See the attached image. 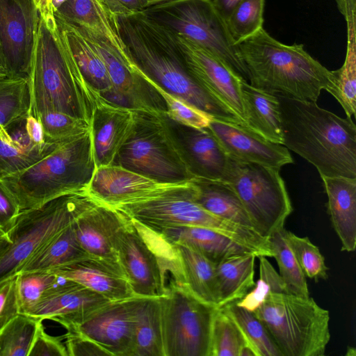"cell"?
I'll use <instances>...</instances> for the list:
<instances>
[{
	"label": "cell",
	"instance_id": "obj_1",
	"mask_svg": "<svg viewBox=\"0 0 356 356\" xmlns=\"http://www.w3.org/2000/svg\"><path fill=\"white\" fill-rule=\"evenodd\" d=\"M117 22L131 67L145 80L211 118L243 126L232 111L193 76L171 31L143 10L117 17Z\"/></svg>",
	"mask_w": 356,
	"mask_h": 356
},
{
	"label": "cell",
	"instance_id": "obj_2",
	"mask_svg": "<svg viewBox=\"0 0 356 356\" xmlns=\"http://www.w3.org/2000/svg\"><path fill=\"white\" fill-rule=\"evenodd\" d=\"M33 116L61 112L90 124L101 96L86 81L72 56L54 13L39 14L29 75Z\"/></svg>",
	"mask_w": 356,
	"mask_h": 356
},
{
	"label": "cell",
	"instance_id": "obj_3",
	"mask_svg": "<svg viewBox=\"0 0 356 356\" xmlns=\"http://www.w3.org/2000/svg\"><path fill=\"white\" fill-rule=\"evenodd\" d=\"M282 145L312 163L321 176L356 179V127L315 102L275 94Z\"/></svg>",
	"mask_w": 356,
	"mask_h": 356
},
{
	"label": "cell",
	"instance_id": "obj_4",
	"mask_svg": "<svg viewBox=\"0 0 356 356\" xmlns=\"http://www.w3.org/2000/svg\"><path fill=\"white\" fill-rule=\"evenodd\" d=\"M236 47L254 87L315 102L322 90L330 94L334 90L333 71L314 58L302 44H284L261 28Z\"/></svg>",
	"mask_w": 356,
	"mask_h": 356
},
{
	"label": "cell",
	"instance_id": "obj_5",
	"mask_svg": "<svg viewBox=\"0 0 356 356\" xmlns=\"http://www.w3.org/2000/svg\"><path fill=\"white\" fill-rule=\"evenodd\" d=\"M193 179L165 184L138 200L115 207L129 218L160 233L177 226L207 227L247 246L257 257H273L268 238L253 228L225 220L201 207L195 201Z\"/></svg>",
	"mask_w": 356,
	"mask_h": 356
},
{
	"label": "cell",
	"instance_id": "obj_6",
	"mask_svg": "<svg viewBox=\"0 0 356 356\" xmlns=\"http://www.w3.org/2000/svg\"><path fill=\"white\" fill-rule=\"evenodd\" d=\"M96 168L90 130L2 180L22 211L40 207L61 195L87 192Z\"/></svg>",
	"mask_w": 356,
	"mask_h": 356
},
{
	"label": "cell",
	"instance_id": "obj_7",
	"mask_svg": "<svg viewBox=\"0 0 356 356\" xmlns=\"http://www.w3.org/2000/svg\"><path fill=\"white\" fill-rule=\"evenodd\" d=\"M118 261L135 296L161 297L184 286L174 245L160 234L129 218L116 239Z\"/></svg>",
	"mask_w": 356,
	"mask_h": 356
},
{
	"label": "cell",
	"instance_id": "obj_8",
	"mask_svg": "<svg viewBox=\"0 0 356 356\" xmlns=\"http://www.w3.org/2000/svg\"><path fill=\"white\" fill-rule=\"evenodd\" d=\"M131 131L113 165L163 184L189 181L192 175L164 113L134 110Z\"/></svg>",
	"mask_w": 356,
	"mask_h": 356
},
{
	"label": "cell",
	"instance_id": "obj_9",
	"mask_svg": "<svg viewBox=\"0 0 356 356\" xmlns=\"http://www.w3.org/2000/svg\"><path fill=\"white\" fill-rule=\"evenodd\" d=\"M283 356H323L330 339V312L312 297L270 292L254 312Z\"/></svg>",
	"mask_w": 356,
	"mask_h": 356
},
{
	"label": "cell",
	"instance_id": "obj_10",
	"mask_svg": "<svg viewBox=\"0 0 356 356\" xmlns=\"http://www.w3.org/2000/svg\"><path fill=\"white\" fill-rule=\"evenodd\" d=\"M97 202L87 192L74 193L21 211L8 232L11 244L0 258V282L17 274L44 243Z\"/></svg>",
	"mask_w": 356,
	"mask_h": 356
},
{
	"label": "cell",
	"instance_id": "obj_11",
	"mask_svg": "<svg viewBox=\"0 0 356 356\" xmlns=\"http://www.w3.org/2000/svg\"><path fill=\"white\" fill-rule=\"evenodd\" d=\"M143 11L172 33L207 49L249 81L247 67L226 21L211 0H173Z\"/></svg>",
	"mask_w": 356,
	"mask_h": 356
},
{
	"label": "cell",
	"instance_id": "obj_12",
	"mask_svg": "<svg viewBox=\"0 0 356 356\" xmlns=\"http://www.w3.org/2000/svg\"><path fill=\"white\" fill-rule=\"evenodd\" d=\"M225 181L236 193L262 236L269 238L284 228L293 208L280 169L231 159Z\"/></svg>",
	"mask_w": 356,
	"mask_h": 356
},
{
	"label": "cell",
	"instance_id": "obj_13",
	"mask_svg": "<svg viewBox=\"0 0 356 356\" xmlns=\"http://www.w3.org/2000/svg\"><path fill=\"white\" fill-rule=\"evenodd\" d=\"M159 299L164 356H210L217 308L178 285Z\"/></svg>",
	"mask_w": 356,
	"mask_h": 356
},
{
	"label": "cell",
	"instance_id": "obj_14",
	"mask_svg": "<svg viewBox=\"0 0 356 356\" xmlns=\"http://www.w3.org/2000/svg\"><path fill=\"white\" fill-rule=\"evenodd\" d=\"M136 296L106 304L65 326L92 340L111 356H134Z\"/></svg>",
	"mask_w": 356,
	"mask_h": 356
},
{
	"label": "cell",
	"instance_id": "obj_15",
	"mask_svg": "<svg viewBox=\"0 0 356 356\" xmlns=\"http://www.w3.org/2000/svg\"><path fill=\"white\" fill-rule=\"evenodd\" d=\"M174 35L193 76L206 90L232 111L246 127L241 93L243 79L207 49L181 35L175 33Z\"/></svg>",
	"mask_w": 356,
	"mask_h": 356
},
{
	"label": "cell",
	"instance_id": "obj_16",
	"mask_svg": "<svg viewBox=\"0 0 356 356\" xmlns=\"http://www.w3.org/2000/svg\"><path fill=\"white\" fill-rule=\"evenodd\" d=\"M38 19L32 0H0V44L8 75L29 79Z\"/></svg>",
	"mask_w": 356,
	"mask_h": 356
},
{
	"label": "cell",
	"instance_id": "obj_17",
	"mask_svg": "<svg viewBox=\"0 0 356 356\" xmlns=\"http://www.w3.org/2000/svg\"><path fill=\"white\" fill-rule=\"evenodd\" d=\"M163 116L194 177L225 181L231 159L211 131L184 125L165 113Z\"/></svg>",
	"mask_w": 356,
	"mask_h": 356
},
{
	"label": "cell",
	"instance_id": "obj_18",
	"mask_svg": "<svg viewBox=\"0 0 356 356\" xmlns=\"http://www.w3.org/2000/svg\"><path fill=\"white\" fill-rule=\"evenodd\" d=\"M207 127L232 160L277 169L293 162L285 146L270 142L243 125L211 118Z\"/></svg>",
	"mask_w": 356,
	"mask_h": 356
},
{
	"label": "cell",
	"instance_id": "obj_19",
	"mask_svg": "<svg viewBox=\"0 0 356 356\" xmlns=\"http://www.w3.org/2000/svg\"><path fill=\"white\" fill-rule=\"evenodd\" d=\"M128 221L129 218L116 208L97 202L76 218L73 227L89 257L119 264L116 239Z\"/></svg>",
	"mask_w": 356,
	"mask_h": 356
},
{
	"label": "cell",
	"instance_id": "obj_20",
	"mask_svg": "<svg viewBox=\"0 0 356 356\" xmlns=\"http://www.w3.org/2000/svg\"><path fill=\"white\" fill-rule=\"evenodd\" d=\"M109 301L94 291L58 276L53 288L26 315L54 321L65 327L79 322Z\"/></svg>",
	"mask_w": 356,
	"mask_h": 356
},
{
	"label": "cell",
	"instance_id": "obj_21",
	"mask_svg": "<svg viewBox=\"0 0 356 356\" xmlns=\"http://www.w3.org/2000/svg\"><path fill=\"white\" fill-rule=\"evenodd\" d=\"M134 122V110L115 105L100 97L90 120L97 168L113 165L131 131Z\"/></svg>",
	"mask_w": 356,
	"mask_h": 356
},
{
	"label": "cell",
	"instance_id": "obj_22",
	"mask_svg": "<svg viewBox=\"0 0 356 356\" xmlns=\"http://www.w3.org/2000/svg\"><path fill=\"white\" fill-rule=\"evenodd\" d=\"M164 185L111 165L96 168L87 193L97 202L115 207L142 199Z\"/></svg>",
	"mask_w": 356,
	"mask_h": 356
},
{
	"label": "cell",
	"instance_id": "obj_23",
	"mask_svg": "<svg viewBox=\"0 0 356 356\" xmlns=\"http://www.w3.org/2000/svg\"><path fill=\"white\" fill-rule=\"evenodd\" d=\"M48 272L78 283L110 301L135 296L119 264L88 257Z\"/></svg>",
	"mask_w": 356,
	"mask_h": 356
},
{
	"label": "cell",
	"instance_id": "obj_24",
	"mask_svg": "<svg viewBox=\"0 0 356 356\" xmlns=\"http://www.w3.org/2000/svg\"><path fill=\"white\" fill-rule=\"evenodd\" d=\"M29 113L0 127V179L30 168L62 144L35 143L27 129Z\"/></svg>",
	"mask_w": 356,
	"mask_h": 356
},
{
	"label": "cell",
	"instance_id": "obj_25",
	"mask_svg": "<svg viewBox=\"0 0 356 356\" xmlns=\"http://www.w3.org/2000/svg\"><path fill=\"white\" fill-rule=\"evenodd\" d=\"M327 196V211L341 250L356 248V179L321 176Z\"/></svg>",
	"mask_w": 356,
	"mask_h": 356
},
{
	"label": "cell",
	"instance_id": "obj_26",
	"mask_svg": "<svg viewBox=\"0 0 356 356\" xmlns=\"http://www.w3.org/2000/svg\"><path fill=\"white\" fill-rule=\"evenodd\" d=\"M159 234L171 244L184 245L196 250L215 264L237 254H256L247 246L204 227L177 226L165 229Z\"/></svg>",
	"mask_w": 356,
	"mask_h": 356
},
{
	"label": "cell",
	"instance_id": "obj_27",
	"mask_svg": "<svg viewBox=\"0 0 356 356\" xmlns=\"http://www.w3.org/2000/svg\"><path fill=\"white\" fill-rule=\"evenodd\" d=\"M246 127L265 139L283 143L280 102L275 94L241 81Z\"/></svg>",
	"mask_w": 356,
	"mask_h": 356
},
{
	"label": "cell",
	"instance_id": "obj_28",
	"mask_svg": "<svg viewBox=\"0 0 356 356\" xmlns=\"http://www.w3.org/2000/svg\"><path fill=\"white\" fill-rule=\"evenodd\" d=\"M55 13L69 22L102 35L128 56L117 17L99 0H67Z\"/></svg>",
	"mask_w": 356,
	"mask_h": 356
},
{
	"label": "cell",
	"instance_id": "obj_29",
	"mask_svg": "<svg viewBox=\"0 0 356 356\" xmlns=\"http://www.w3.org/2000/svg\"><path fill=\"white\" fill-rule=\"evenodd\" d=\"M256 257L254 253L248 252L228 257L216 264L217 308L238 301L254 286Z\"/></svg>",
	"mask_w": 356,
	"mask_h": 356
},
{
	"label": "cell",
	"instance_id": "obj_30",
	"mask_svg": "<svg viewBox=\"0 0 356 356\" xmlns=\"http://www.w3.org/2000/svg\"><path fill=\"white\" fill-rule=\"evenodd\" d=\"M54 15L87 83L99 95L111 90L113 84L105 65L78 27L55 12Z\"/></svg>",
	"mask_w": 356,
	"mask_h": 356
},
{
	"label": "cell",
	"instance_id": "obj_31",
	"mask_svg": "<svg viewBox=\"0 0 356 356\" xmlns=\"http://www.w3.org/2000/svg\"><path fill=\"white\" fill-rule=\"evenodd\" d=\"M172 245L179 261L184 286L202 302L217 308L216 264L188 246Z\"/></svg>",
	"mask_w": 356,
	"mask_h": 356
},
{
	"label": "cell",
	"instance_id": "obj_32",
	"mask_svg": "<svg viewBox=\"0 0 356 356\" xmlns=\"http://www.w3.org/2000/svg\"><path fill=\"white\" fill-rule=\"evenodd\" d=\"M73 222L44 243L17 273L48 272L89 257L76 238Z\"/></svg>",
	"mask_w": 356,
	"mask_h": 356
},
{
	"label": "cell",
	"instance_id": "obj_33",
	"mask_svg": "<svg viewBox=\"0 0 356 356\" xmlns=\"http://www.w3.org/2000/svg\"><path fill=\"white\" fill-rule=\"evenodd\" d=\"M193 181L197 190L195 201L201 207L218 217L254 229L240 198L227 182L201 178H194Z\"/></svg>",
	"mask_w": 356,
	"mask_h": 356
},
{
	"label": "cell",
	"instance_id": "obj_34",
	"mask_svg": "<svg viewBox=\"0 0 356 356\" xmlns=\"http://www.w3.org/2000/svg\"><path fill=\"white\" fill-rule=\"evenodd\" d=\"M134 356H164L159 297L136 296Z\"/></svg>",
	"mask_w": 356,
	"mask_h": 356
},
{
	"label": "cell",
	"instance_id": "obj_35",
	"mask_svg": "<svg viewBox=\"0 0 356 356\" xmlns=\"http://www.w3.org/2000/svg\"><path fill=\"white\" fill-rule=\"evenodd\" d=\"M221 309L235 323L256 356H283L267 328L254 312L237 306L235 302Z\"/></svg>",
	"mask_w": 356,
	"mask_h": 356
},
{
	"label": "cell",
	"instance_id": "obj_36",
	"mask_svg": "<svg viewBox=\"0 0 356 356\" xmlns=\"http://www.w3.org/2000/svg\"><path fill=\"white\" fill-rule=\"evenodd\" d=\"M347 24V49L341 68L333 71L335 78L332 95L343 107L346 116L355 115L356 110V23Z\"/></svg>",
	"mask_w": 356,
	"mask_h": 356
},
{
	"label": "cell",
	"instance_id": "obj_37",
	"mask_svg": "<svg viewBox=\"0 0 356 356\" xmlns=\"http://www.w3.org/2000/svg\"><path fill=\"white\" fill-rule=\"evenodd\" d=\"M284 229L268 238L287 293L307 298L309 292L306 276L302 270L284 234Z\"/></svg>",
	"mask_w": 356,
	"mask_h": 356
},
{
	"label": "cell",
	"instance_id": "obj_38",
	"mask_svg": "<svg viewBox=\"0 0 356 356\" xmlns=\"http://www.w3.org/2000/svg\"><path fill=\"white\" fill-rule=\"evenodd\" d=\"M31 106L29 79L0 76V127L26 115Z\"/></svg>",
	"mask_w": 356,
	"mask_h": 356
},
{
	"label": "cell",
	"instance_id": "obj_39",
	"mask_svg": "<svg viewBox=\"0 0 356 356\" xmlns=\"http://www.w3.org/2000/svg\"><path fill=\"white\" fill-rule=\"evenodd\" d=\"M19 314L0 330V356H28L39 321Z\"/></svg>",
	"mask_w": 356,
	"mask_h": 356
},
{
	"label": "cell",
	"instance_id": "obj_40",
	"mask_svg": "<svg viewBox=\"0 0 356 356\" xmlns=\"http://www.w3.org/2000/svg\"><path fill=\"white\" fill-rule=\"evenodd\" d=\"M265 0H241L227 19V26L236 44L263 28Z\"/></svg>",
	"mask_w": 356,
	"mask_h": 356
},
{
	"label": "cell",
	"instance_id": "obj_41",
	"mask_svg": "<svg viewBox=\"0 0 356 356\" xmlns=\"http://www.w3.org/2000/svg\"><path fill=\"white\" fill-rule=\"evenodd\" d=\"M35 118L42 124L47 143H63L90 130V124L87 121L61 112L44 111Z\"/></svg>",
	"mask_w": 356,
	"mask_h": 356
},
{
	"label": "cell",
	"instance_id": "obj_42",
	"mask_svg": "<svg viewBox=\"0 0 356 356\" xmlns=\"http://www.w3.org/2000/svg\"><path fill=\"white\" fill-rule=\"evenodd\" d=\"M245 345L235 323L221 308H217L213 320L210 356H239Z\"/></svg>",
	"mask_w": 356,
	"mask_h": 356
},
{
	"label": "cell",
	"instance_id": "obj_43",
	"mask_svg": "<svg viewBox=\"0 0 356 356\" xmlns=\"http://www.w3.org/2000/svg\"><path fill=\"white\" fill-rule=\"evenodd\" d=\"M58 276L44 271L17 273V291L20 314H26L49 293Z\"/></svg>",
	"mask_w": 356,
	"mask_h": 356
},
{
	"label": "cell",
	"instance_id": "obj_44",
	"mask_svg": "<svg viewBox=\"0 0 356 356\" xmlns=\"http://www.w3.org/2000/svg\"><path fill=\"white\" fill-rule=\"evenodd\" d=\"M257 257L259 260V278L249 292L235 302L237 306L251 312H254L264 304L270 292L286 293L281 277L267 257Z\"/></svg>",
	"mask_w": 356,
	"mask_h": 356
},
{
	"label": "cell",
	"instance_id": "obj_45",
	"mask_svg": "<svg viewBox=\"0 0 356 356\" xmlns=\"http://www.w3.org/2000/svg\"><path fill=\"white\" fill-rule=\"evenodd\" d=\"M284 234L306 277L318 282L327 278V267L319 248L308 237H300L284 229Z\"/></svg>",
	"mask_w": 356,
	"mask_h": 356
},
{
	"label": "cell",
	"instance_id": "obj_46",
	"mask_svg": "<svg viewBox=\"0 0 356 356\" xmlns=\"http://www.w3.org/2000/svg\"><path fill=\"white\" fill-rule=\"evenodd\" d=\"M149 83L162 97L166 107L165 113L169 118L180 124L191 127L204 128L208 126L211 118L210 116L184 100L166 92L158 86Z\"/></svg>",
	"mask_w": 356,
	"mask_h": 356
},
{
	"label": "cell",
	"instance_id": "obj_47",
	"mask_svg": "<svg viewBox=\"0 0 356 356\" xmlns=\"http://www.w3.org/2000/svg\"><path fill=\"white\" fill-rule=\"evenodd\" d=\"M63 336L49 334L40 320L31 346L28 356H68Z\"/></svg>",
	"mask_w": 356,
	"mask_h": 356
},
{
	"label": "cell",
	"instance_id": "obj_48",
	"mask_svg": "<svg viewBox=\"0 0 356 356\" xmlns=\"http://www.w3.org/2000/svg\"><path fill=\"white\" fill-rule=\"evenodd\" d=\"M17 281V273L0 282V330L20 314Z\"/></svg>",
	"mask_w": 356,
	"mask_h": 356
},
{
	"label": "cell",
	"instance_id": "obj_49",
	"mask_svg": "<svg viewBox=\"0 0 356 356\" xmlns=\"http://www.w3.org/2000/svg\"><path fill=\"white\" fill-rule=\"evenodd\" d=\"M63 337L68 356H111L95 341L77 332L67 331Z\"/></svg>",
	"mask_w": 356,
	"mask_h": 356
},
{
	"label": "cell",
	"instance_id": "obj_50",
	"mask_svg": "<svg viewBox=\"0 0 356 356\" xmlns=\"http://www.w3.org/2000/svg\"><path fill=\"white\" fill-rule=\"evenodd\" d=\"M20 211L15 197L0 179V232H8Z\"/></svg>",
	"mask_w": 356,
	"mask_h": 356
},
{
	"label": "cell",
	"instance_id": "obj_51",
	"mask_svg": "<svg viewBox=\"0 0 356 356\" xmlns=\"http://www.w3.org/2000/svg\"><path fill=\"white\" fill-rule=\"evenodd\" d=\"M115 17H124L143 10L140 0H99Z\"/></svg>",
	"mask_w": 356,
	"mask_h": 356
},
{
	"label": "cell",
	"instance_id": "obj_52",
	"mask_svg": "<svg viewBox=\"0 0 356 356\" xmlns=\"http://www.w3.org/2000/svg\"><path fill=\"white\" fill-rule=\"evenodd\" d=\"M336 2L346 24L356 23V0H336Z\"/></svg>",
	"mask_w": 356,
	"mask_h": 356
},
{
	"label": "cell",
	"instance_id": "obj_53",
	"mask_svg": "<svg viewBox=\"0 0 356 356\" xmlns=\"http://www.w3.org/2000/svg\"><path fill=\"white\" fill-rule=\"evenodd\" d=\"M241 0H211L213 4L222 15L226 19Z\"/></svg>",
	"mask_w": 356,
	"mask_h": 356
},
{
	"label": "cell",
	"instance_id": "obj_54",
	"mask_svg": "<svg viewBox=\"0 0 356 356\" xmlns=\"http://www.w3.org/2000/svg\"><path fill=\"white\" fill-rule=\"evenodd\" d=\"M40 15L54 13L51 8V0H32Z\"/></svg>",
	"mask_w": 356,
	"mask_h": 356
},
{
	"label": "cell",
	"instance_id": "obj_55",
	"mask_svg": "<svg viewBox=\"0 0 356 356\" xmlns=\"http://www.w3.org/2000/svg\"><path fill=\"white\" fill-rule=\"evenodd\" d=\"M11 244L8 233L0 232V258L6 252Z\"/></svg>",
	"mask_w": 356,
	"mask_h": 356
},
{
	"label": "cell",
	"instance_id": "obj_56",
	"mask_svg": "<svg viewBox=\"0 0 356 356\" xmlns=\"http://www.w3.org/2000/svg\"><path fill=\"white\" fill-rule=\"evenodd\" d=\"M171 1L173 0H140L143 10L152 6Z\"/></svg>",
	"mask_w": 356,
	"mask_h": 356
},
{
	"label": "cell",
	"instance_id": "obj_57",
	"mask_svg": "<svg viewBox=\"0 0 356 356\" xmlns=\"http://www.w3.org/2000/svg\"><path fill=\"white\" fill-rule=\"evenodd\" d=\"M8 75V70L6 66L3 54L0 44V76Z\"/></svg>",
	"mask_w": 356,
	"mask_h": 356
},
{
	"label": "cell",
	"instance_id": "obj_58",
	"mask_svg": "<svg viewBox=\"0 0 356 356\" xmlns=\"http://www.w3.org/2000/svg\"><path fill=\"white\" fill-rule=\"evenodd\" d=\"M67 0H51V5L53 10L55 12Z\"/></svg>",
	"mask_w": 356,
	"mask_h": 356
},
{
	"label": "cell",
	"instance_id": "obj_59",
	"mask_svg": "<svg viewBox=\"0 0 356 356\" xmlns=\"http://www.w3.org/2000/svg\"><path fill=\"white\" fill-rule=\"evenodd\" d=\"M353 352V353H355V349L354 348H352V347H350L348 349V351H347V353L346 355H351V353Z\"/></svg>",
	"mask_w": 356,
	"mask_h": 356
}]
</instances>
